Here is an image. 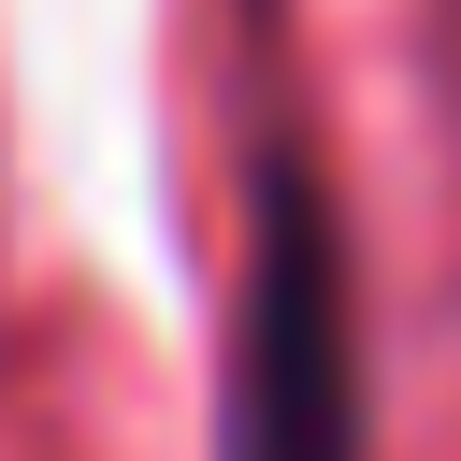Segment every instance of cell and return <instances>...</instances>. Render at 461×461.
<instances>
[{"label":"cell","instance_id":"cell-1","mask_svg":"<svg viewBox=\"0 0 461 461\" xmlns=\"http://www.w3.org/2000/svg\"><path fill=\"white\" fill-rule=\"evenodd\" d=\"M230 461H360V317H346V230L303 187V158H259L245 230V317H230Z\"/></svg>","mask_w":461,"mask_h":461}]
</instances>
